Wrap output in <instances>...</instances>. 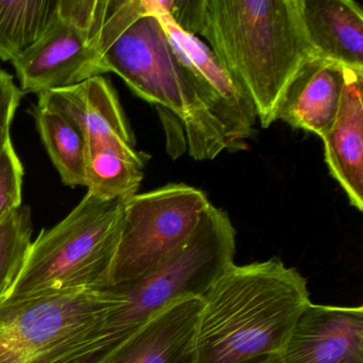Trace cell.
Segmentation results:
<instances>
[{
    "instance_id": "8992f818",
    "label": "cell",
    "mask_w": 363,
    "mask_h": 363,
    "mask_svg": "<svg viewBox=\"0 0 363 363\" xmlns=\"http://www.w3.org/2000/svg\"><path fill=\"white\" fill-rule=\"evenodd\" d=\"M210 205L203 191L184 184L126 199L109 286L133 281L169 260L189 241Z\"/></svg>"
},
{
    "instance_id": "7a4b0ae2",
    "label": "cell",
    "mask_w": 363,
    "mask_h": 363,
    "mask_svg": "<svg viewBox=\"0 0 363 363\" xmlns=\"http://www.w3.org/2000/svg\"><path fill=\"white\" fill-rule=\"evenodd\" d=\"M197 363L281 352L311 303L307 280L279 259L228 267L201 297Z\"/></svg>"
},
{
    "instance_id": "8fae6325",
    "label": "cell",
    "mask_w": 363,
    "mask_h": 363,
    "mask_svg": "<svg viewBox=\"0 0 363 363\" xmlns=\"http://www.w3.org/2000/svg\"><path fill=\"white\" fill-rule=\"evenodd\" d=\"M203 299H182L157 314L99 363H197Z\"/></svg>"
},
{
    "instance_id": "2e32d148",
    "label": "cell",
    "mask_w": 363,
    "mask_h": 363,
    "mask_svg": "<svg viewBox=\"0 0 363 363\" xmlns=\"http://www.w3.org/2000/svg\"><path fill=\"white\" fill-rule=\"evenodd\" d=\"M58 0H0V59L13 62L50 26Z\"/></svg>"
},
{
    "instance_id": "9c48e42d",
    "label": "cell",
    "mask_w": 363,
    "mask_h": 363,
    "mask_svg": "<svg viewBox=\"0 0 363 363\" xmlns=\"http://www.w3.org/2000/svg\"><path fill=\"white\" fill-rule=\"evenodd\" d=\"M38 105L63 116L82 133L86 144L110 148L143 169L150 159V155L135 150V135L118 93L103 76L41 93Z\"/></svg>"
},
{
    "instance_id": "d6986e66",
    "label": "cell",
    "mask_w": 363,
    "mask_h": 363,
    "mask_svg": "<svg viewBox=\"0 0 363 363\" xmlns=\"http://www.w3.org/2000/svg\"><path fill=\"white\" fill-rule=\"evenodd\" d=\"M24 167L10 141L0 152V224L22 207Z\"/></svg>"
},
{
    "instance_id": "6da1fadb",
    "label": "cell",
    "mask_w": 363,
    "mask_h": 363,
    "mask_svg": "<svg viewBox=\"0 0 363 363\" xmlns=\"http://www.w3.org/2000/svg\"><path fill=\"white\" fill-rule=\"evenodd\" d=\"M160 7L180 29L207 40L261 126H271L286 86L314 55L298 0H167Z\"/></svg>"
},
{
    "instance_id": "5bb4252c",
    "label": "cell",
    "mask_w": 363,
    "mask_h": 363,
    "mask_svg": "<svg viewBox=\"0 0 363 363\" xmlns=\"http://www.w3.org/2000/svg\"><path fill=\"white\" fill-rule=\"evenodd\" d=\"M314 56L363 69V10L354 0H298Z\"/></svg>"
},
{
    "instance_id": "52a82bcc",
    "label": "cell",
    "mask_w": 363,
    "mask_h": 363,
    "mask_svg": "<svg viewBox=\"0 0 363 363\" xmlns=\"http://www.w3.org/2000/svg\"><path fill=\"white\" fill-rule=\"evenodd\" d=\"M103 33L84 30L56 11L41 39L12 62L22 92L39 95L106 74Z\"/></svg>"
},
{
    "instance_id": "ac0fdd59",
    "label": "cell",
    "mask_w": 363,
    "mask_h": 363,
    "mask_svg": "<svg viewBox=\"0 0 363 363\" xmlns=\"http://www.w3.org/2000/svg\"><path fill=\"white\" fill-rule=\"evenodd\" d=\"M33 231L28 206L18 208L0 224V299L9 292L22 269Z\"/></svg>"
},
{
    "instance_id": "7c38bea8",
    "label": "cell",
    "mask_w": 363,
    "mask_h": 363,
    "mask_svg": "<svg viewBox=\"0 0 363 363\" xmlns=\"http://www.w3.org/2000/svg\"><path fill=\"white\" fill-rule=\"evenodd\" d=\"M344 69L333 61L314 55L310 57L286 86L276 121L315 133L322 139L339 110L345 82Z\"/></svg>"
},
{
    "instance_id": "44dd1931",
    "label": "cell",
    "mask_w": 363,
    "mask_h": 363,
    "mask_svg": "<svg viewBox=\"0 0 363 363\" xmlns=\"http://www.w3.org/2000/svg\"><path fill=\"white\" fill-rule=\"evenodd\" d=\"M238 363H282L281 352L263 354V356L255 357V358L240 361Z\"/></svg>"
},
{
    "instance_id": "9a60e30c",
    "label": "cell",
    "mask_w": 363,
    "mask_h": 363,
    "mask_svg": "<svg viewBox=\"0 0 363 363\" xmlns=\"http://www.w3.org/2000/svg\"><path fill=\"white\" fill-rule=\"evenodd\" d=\"M33 116L40 138L48 150L61 182L69 188L86 186V141L82 133L60 114L33 106Z\"/></svg>"
},
{
    "instance_id": "e0dca14e",
    "label": "cell",
    "mask_w": 363,
    "mask_h": 363,
    "mask_svg": "<svg viewBox=\"0 0 363 363\" xmlns=\"http://www.w3.org/2000/svg\"><path fill=\"white\" fill-rule=\"evenodd\" d=\"M86 186L89 194L101 201L129 199L138 194L143 167L114 150L86 143Z\"/></svg>"
},
{
    "instance_id": "5b68a950",
    "label": "cell",
    "mask_w": 363,
    "mask_h": 363,
    "mask_svg": "<svg viewBox=\"0 0 363 363\" xmlns=\"http://www.w3.org/2000/svg\"><path fill=\"white\" fill-rule=\"evenodd\" d=\"M148 5L106 50L105 73L116 74L135 95L173 112L184 124L191 157L212 160L227 150L224 130L201 101L152 1Z\"/></svg>"
},
{
    "instance_id": "ba28073f",
    "label": "cell",
    "mask_w": 363,
    "mask_h": 363,
    "mask_svg": "<svg viewBox=\"0 0 363 363\" xmlns=\"http://www.w3.org/2000/svg\"><path fill=\"white\" fill-rule=\"evenodd\" d=\"M152 8L190 74L201 101L222 126L227 150H244L245 140L254 135L257 120L252 101L220 65L209 46L180 29L169 14L159 9L157 1H152Z\"/></svg>"
},
{
    "instance_id": "ffe728a7",
    "label": "cell",
    "mask_w": 363,
    "mask_h": 363,
    "mask_svg": "<svg viewBox=\"0 0 363 363\" xmlns=\"http://www.w3.org/2000/svg\"><path fill=\"white\" fill-rule=\"evenodd\" d=\"M24 95L13 76L0 69V152L12 141V123Z\"/></svg>"
},
{
    "instance_id": "3957f363",
    "label": "cell",
    "mask_w": 363,
    "mask_h": 363,
    "mask_svg": "<svg viewBox=\"0 0 363 363\" xmlns=\"http://www.w3.org/2000/svg\"><path fill=\"white\" fill-rule=\"evenodd\" d=\"M110 290L46 293L0 301V363H99L120 342Z\"/></svg>"
},
{
    "instance_id": "30bf717a",
    "label": "cell",
    "mask_w": 363,
    "mask_h": 363,
    "mask_svg": "<svg viewBox=\"0 0 363 363\" xmlns=\"http://www.w3.org/2000/svg\"><path fill=\"white\" fill-rule=\"evenodd\" d=\"M281 357L282 363H363V308L310 303Z\"/></svg>"
},
{
    "instance_id": "277c9868",
    "label": "cell",
    "mask_w": 363,
    "mask_h": 363,
    "mask_svg": "<svg viewBox=\"0 0 363 363\" xmlns=\"http://www.w3.org/2000/svg\"><path fill=\"white\" fill-rule=\"evenodd\" d=\"M125 201H101L86 193L65 220L43 229L31 242L18 278L0 301L107 289L122 233Z\"/></svg>"
},
{
    "instance_id": "4fadbf2b",
    "label": "cell",
    "mask_w": 363,
    "mask_h": 363,
    "mask_svg": "<svg viewBox=\"0 0 363 363\" xmlns=\"http://www.w3.org/2000/svg\"><path fill=\"white\" fill-rule=\"evenodd\" d=\"M345 69L341 103L324 142L325 161L350 205L363 210V69Z\"/></svg>"
}]
</instances>
